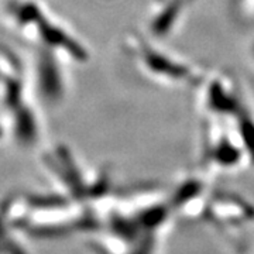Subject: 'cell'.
Segmentation results:
<instances>
[{
  "label": "cell",
  "mask_w": 254,
  "mask_h": 254,
  "mask_svg": "<svg viewBox=\"0 0 254 254\" xmlns=\"http://www.w3.org/2000/svg\"><path fill=\"white\" fill-rule=\"evenodd\" d=\"M3 23L30 50L61 53L81 58L83 50L48 16L37 0H4L0 7Z\"/></svg>",
  "instance_id": "obj_2"
},
{
  "label": "cell",
  "mask_w": 254,
  "mask_h": 254,
  "mask_svg": "<svg viewBox=\"0 0 254 254\" xmlns=\"http://www.w3.org/2000/svg\"><path fill=\"white\" fill-rule=\"evenodd\" d=\"M34 92L26 61L9 47L0 46V122L18 145H31L40 136Z\"/></svg>",
  "instance_id": "obj_1"
}]
</instances>
